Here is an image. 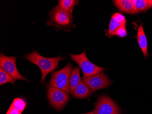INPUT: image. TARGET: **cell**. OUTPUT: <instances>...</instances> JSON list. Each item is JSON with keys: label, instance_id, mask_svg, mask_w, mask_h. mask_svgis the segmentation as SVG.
Returning a JSON list of instances; mask_svg holds the SVG:
<instances>
[{"label": "cell", "instance_id": "obj_1", "mask_svg": "<svg viewBox=\"0 0 152 114\" xmlns=\"http://www.w3.org/2000/svg\"><path fill=\"white\" fill-rule=\"evenodd\" d=\"M23 57L40 68L42 74L40 82L42 85L44 84L47 75L59 67V62L66 59L61 56L54 58H46L39 54L37 50L24 56Z\"/></svg>", "mask_w": 152, "mask_h": 114}, {"label": "cell", "instance_id": "obj_2", "mask_svg": "<svg viewBox=\"0 0 152 114\" xmlns=\"http://www.w3.org/2000/svg\"><path fill=\"white\" fill-rule=\"evenodd\" d=\"M48 15L49 18L46 24L53 27L57 31L62 29L67 31L73 26L72 14L63 11L57 6L49 12Z\"/></svg>", "mask_w": 152, "mask_h": 114}, {"label": "cell", "instance_id": "obj_3", "mask_svg": "<svg viewBox=\"0 0 152 114\" xmlns=\"http://www.w3.org/2000/svg\"><path fill=\"white\" fill-rule=\"evenodd\" d=\"M73 65L68 63L64 68L52 73L51 79L47 86L63 90L70 94V82Z\"/></svg>", "mask_w": 152, "mask_h": 114}, {"label": "cell", "instance_id": "obj_4", "mask_svg": "<svg viewBox=\"0 0 152 114\" xmlns=\"http://www.w3.org/2000/svg\"><path fill=\"white\" fill-rule=\"evenodd\" d=\"M69 55L71 59L78 64L83 74V76L99 74L104 70V68L96 65L88 60L85 50L79 54H69Z\"/></svg>", "mask_w": 152, "mask_h": 114}, {"label": "cell", "instance_id": "obj_5", "mask_svg": "<svg viewBox=\"0 0 152 114\" xmlns=\"http://www.w3.org/2000/svg\"><path fill=\"white\" fill-rule=\"evenodd\" d=\"M47 97L50 104L58 111L63 110L70 99L68 93L58 88L47 86Z\"/></svg>", "mask_w": 152, "mask_h": 114}, {"label": "cell", "instance_id": "obj_6", "mask_svg": "<svg viewBox=\"0 0 152 114\" xmlns=\"http://www.w3.org/2000/svg\"><path fill=\"white\" fill-rule=\"evenodd\" d=\"M94 112L95 114H120V110L112 99L104 95L98 98Z\"/></svg>", "mask_w": 152, "mask_h": 114}, {"label": "cell", "instance_id": "obj_7", "mask_svg": "<svg viewBox=\"0 0 152 114\" xmlns=\"http://www.w3.org/2000/svg\"><path fill=\"white\" fill-rule=\"evenodd\" d=\"M17 57H8L1 53L0 55V67L15 80H23L30 82L19 72L16 66Z\"/></svg>", "mask_w": 152, "mask_h": 114}, {"label": "cell", "instance_id": "obj_8", "mask_svg": "<svg viewBox=\"0 0 152 114\" xmlns=\"http://www.w3.org/2000/svg\"><path fill=\"white\" fill-rule=\"evenodd\" d=\"M82 80L88 85L92 92L107 88L112 84L109 78L102 72L90 76H83Z\"/></svg>", "mask_w": 152, "mask_h": 114}, {"label": "cell", "instance_id": "obj_9", "mask_svg": "<svg viewBox=\"0 0 152 114\" xmlns=\"http://www.w3.org/2000/svg\"><path fill=\"white\" fill-rule=\"evenodd\" d=\"M126 18L123 14L121 13H115L112 16L109 28L108 34L110 36L114 35V32L116 28L122 26H126Z\"/></svg>", "mask_w": 152, "mask_h": 114}, {"label": "cell", "instance_id": "obj_10", "mask_svg": "<svg viewBox=\"0 0 152 114\" xmlns=\"http://www.w3.org/2000/svg\"><path fill=\"white\" fill-rule=\"evenodd\" d=\"M117 8L124 13L134 14L139 13L134 6L132 0H116L113 1Z\"/></svg>", "mask_w": 152, "mask_h": 114}, {"label": "cell", "instance_id": "obj_11", "mask_svg": "<svg viewBox=\"0 0 152 114\" xmlns=\"http://www.w3.org/2000/svg\"><path fill=\"white\" fill-rule=\"evenodd\" d=\"M137 40L139 46L144 54V57L146 58L148 56V53L147 40L142 24H141L139 26L137 29Z\"/></svg>", "mask_w": 152, "mask_h": 114}, {"label": "cell", "instance_id": "obj_12", "mask_svg": "<svg viewBox=\"0 0 152 114\" xmlns=\"http://www.w3.org/2000/svg\"><path fill=\"white\" fill-rule=\"evenodd\" d=\"M92 91L88 85L81 80L79 85L76 87L73 93V97L77 99H85L91 96Z\"/></svg>", "mask_w": 152, "mask_h": 114}, {"label": "cell", "instance_id": "obj_13", "mask_svg": "<svg viewBox=\"0 0 152 114\" xmlns=\"http://www.w3.org/2000/svg\"><path fill=\"white\" fill-rule=\"evenodd\" d=\"M80 78V68L77 66L72 69L70 82V94L72 95L76 87L81 81Z\"/></svg>", "mask_w": 152, "mask_h": 114}, {"label": "cell", "instance_id": "obj_14", "mask_svg": "<svg viewBox=\"0 0 152 114\" xmlns=\"http://www.w3.org/2000/svg\"><path fill=\"white\" fill-rule=\"evenodd\" d=\"M79 2V1L76 0H59L57 6L63 11L72 14L74 7Z\"/></svg>", "mask_w": 152, "mask_h": 114}, {"label": "cell", "instance_id": "obj_15", "mask_svg": "<svg viewBox=\"0 0 152 114\" xmlns=\"http://www.w3.org/2000/svg\"><path fill=\"white\" fill-rule=\"evenodd\" d=\"M132 1L139 13L152 8V0H132Z\"/></svg>", "mask_w": 152, "mask_h": 114}, {"label": "cell", "instance_id": "obj_16", "mask_svg": "<svg viewBox=\"0 0 152 114\" xmlns=\"http://www.w3.org/2000/svg\"><path fill=\"white\" fill-rule=\"evenodd\" d=\"M15 82L16 80L13 78L5 72L2 68H0V85L7 83L14 85Z\"/></svg>", "mask_w": 152, "mask_h": 114}, {"label": "cell", "instance_id": "obj_17", "mask_svg": "<svg viewBox=\"0 0 152 114\" xmlns=\"http://www.w3.org/2000/svg\"><path fill=\"white\" fill-rule=\"evenodd\" d=\"M11 105L18 110L23 112L26 107V102L23 99L17 98L14 99Z\"/></svg>", "mask_w": 152, "mask_h": 114}, {"label": "cell", "instance_id": "obj_18", "mask_svg": "<svg viewBox=\"0 0 152 114\" xmlns=\"http://www.w3.org/2000/svg\"><path fill=\"white\" fill-rule=\"evenodd\" d=\"M126 26H122L116 28L114 32V35H117L119 37H125L127 36V32Z\"/></svg>", "mask_w": 152, "mask_h": 114}, {"label": "cell", "instance_id": "obj_19", "mask_svg": "<svg viewBox=\"0 0 152 114\" xmlns=\"http://www.w3.org/2000/svg\"><path fill=\"white\" fill-rule=\"evenodd\" d=\"M22 112L11 105L6 114H22Z\"/></svg>", "mask_w": 152, "mask_h": 114}, {"label": "cell", "instance_id": "obj_20", "mask_svg": "<svg viewBox=\"0 0 152 114\" xmlns=\"http://www.w3.org/2000/svg\"><path fill=\"white\" fill-rule=\"evenodd\" d=\"M95 114L94 113V111H92V112H88V113H85V114Z\"/></svg>", "mask_w": 152, "mask_h": 114}]
</instances>
